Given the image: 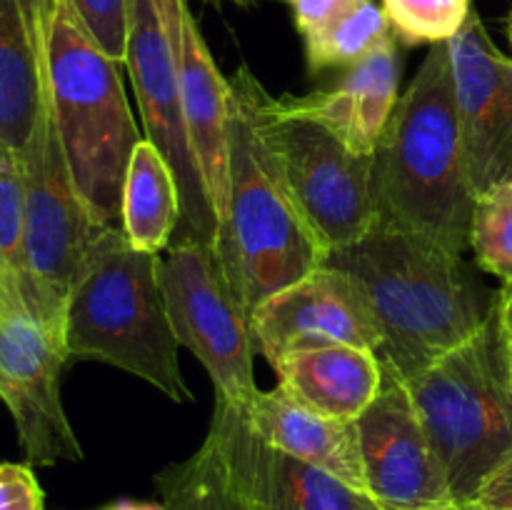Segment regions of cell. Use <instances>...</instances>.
<instances>
[{"mask_svg": "<svg viewBox=\"0 0 512 510\" xmlns=\"http://www.w3.org/2000/svg\"><path fill=\"white\" fill-rule=\"evenodd\" d=\"M325 263L363 288L383 335L380 360L403 380L423 373L493 318L495 295L463 255L390 225L375 223Z\"/></svg>", "mask_w": 512, "mask_h": 510, "instance_id": "obj_1", "label": "cell"}, {"mask_svg": "<svg viewBox=\"0 0 512 510\" xmlns=\"http://www.w3.org/2000/svg\"><path fill=\"white\" fill-rule=\"evenodd\" d=\"M378 223L463 255L475 193L453 98L450 50L430 45L373 153Z\"/></svg>", "mask_w": 512, "mask_h": 510, "instance_id": "obj_2", "label": "cell"}, {"mask_svg": "<svg viewBox=\"0 0 512 510\" xmlns=\"http://www.w3.org/2000/svg\"><path fill=\"white\" fill-rule=\"evenodd\" d=\"M258 83L245 65L230 78L228 200L215 238V253L248 313L328 260L260 128Z\"/></svg>", "mask_w": 512, "mask_h": 510, "instance_id": "obj_3", "label": "cell"}, {"mask_svg": "<svg viewBox=\"0 0 512 510\" xmlns=\"http://www.w3.org/2000/svg\"><path fill=\"white\" fill-rule=\"evenodd\" d=\"M43 68L70 173L93 218L120 225L130 155L140 143L118 63L100 48L70 0H40Z\"/></svg>", "mask_w": 512, "mask_h": 510, "instance_id": "obj_4", "label": "cell"}, {"mask_svg": "<svg viewBox=\"0 0 512 510\" xmlns=\"http://www.w3.org/2000/svg\"><path fill=\"white\" fill-rule=\"evenodd\" d=\"M158 263L160 255L133 248L120 225L105 228L65 303V353L108 363L173 403H190Z\"/></svg>", "mask_w": 512, "mask_h": 510, "instance_id": "obj_5", "label": "cell"}, {"mask_svg": "<svg viewBox=\"0 0 512 510\" xmlns=\"http://www.w3.org/2000/svg\"><path fill=\"white\" fill-rule=\"evenodd\" d=\"M170 510H385L368 493L265 443L243 405L215 403L203 445L155 478Z\"/></svg>", "mask_w": 512, "mask_h": 510, "instance_id": "obj_6", "label": "cell"}, {"mask_svg": "<svg viewBox=\"0 0 512 510\" xmlns=\"http://www.w3.org/2000/svg\"><path fill=\"white\" fill-rule=\"evenodd\" d=\"M405 385L448 475L450 495L470 505L512 460V385L495 320Z\"/></svg>", "mask_w": 512, "mask_h": 510, "instance_id": "obj_7", "label": "cell"}, {"mask_svg": "<svg viewBox=\"0 0 512 510\" xmlns=\"http://www.w3.org/2000/svg\"><path fill=\"white\" fill-rule=\"evenodd\" d=\"M20 165L25 185V305L33 318L63 335L70 290L110 225L93 218L75 185L48 88Z\"/></svg>", "mask_w": 512, "mask_h": 510, "instance_id": "obj_8", "label": "cell"}, {"mask_svg": "<svg viewBox=\"0 0 512 510\" xmlns=\"http://www.w3.org/2000/svg\"><path fill=\"white\" fill-rule=\"evenodd\" d=\"M175 340L208 370L215 403L250 405L258 395L250 313L213 245L178 235L158 263Z\"/></svg>", "mask_w": 512, "mask_h": 510, "instance_id": "obj_9", "label": "cell"}, {"mask_svg": "<svg viewBox=\"0 0 512 510\" xmlns=\"http://www.w3.org/2000/svg\"><path fill=\"white\" fill-rule=\"evenodd\" d=\"M260 128L278 155L290 190L328 255L363 238L378 223L373 200V155L350 150L328 128L255 90Z\"/></svg>", "mask_w": 512, "mask_h": 510, "instance_id": "obj_10", "label": "cell"}, {"mask_svg": "<svg viewBox=\"0 0 512 510\" xmlns=\"http://www.w3.org/2000/svg\"><path fill=\"white\" fill-rule=\"evenodd\" d=\"M185 0H130L125 65L138 95L145 138L168 158L178 180L183 220L178 235L213 245L218 220L210 208L180 98V10Z\"/></svg>", "mask_w": 512, "mask_h": 510, "instance_id": "obj_11", "label": "cell"}, {"mask_svg": "<svg viewBox=\"0 0 512 510\" xmlns=\"http://www.w3.org/2000/svg\"><path fill=\"white\" fill-rule=\"evenodd\" d=\"M65 363L63 335L25 310L0 313V400L13 418L30 465L83 460L60 395Z\"/></svg>", "mask_w": 512, "mask_h": 510, "instance_id": "obj_12", "label": "cell"}, {"mask_svg": "<svg viewBox=\"0 0 512 510\" xmlns=\"http://www.w3.org/2000/svg\"><path fill=\"white\" fill-rule=\"evenodd\" d=\"M453 98L475 200L512 183V58L490 40L470 10L448 40Z\"/></svg>", "mask_w": 512, "mask_h": 510, "instance_id": "obj_13", "label": "cell"}, {"mask_svg": "<svg viewBox=\"0 0 512 510\" xmlns=\"http://www.w3.org/2000/svg\"><path fill=\"white\" fill-rule=\"evenodd\" d=\"M250 328L255 350L270 365L305 348L355 345L378 353L383 345L363 288L328 263L260 300L250 313Z\"/></svg>", "mask_w": 512, "mask_h": 510, "instance_id": "obj_14", "label": "cell"}, {"mask_svg": "<svg viewBox=\"0 0 512 510\" xmlns=\"http://www.w3.org/2000/svg\"><path fill=\"white\" fill-rule=\"evenodd\" d=\"M368 493L385 508L455 503L405 380L383 363V388L355 420Z\"/></svg>", "mask_w": 512, "mask_h": 510, "instance_id": "obj_15", "label": "cell"}, {"mask_svg": "<svg viewBox=\"0 0 512 510\" xmlns=\"http://www.w3.org/2000/svg\"><path fill=\"white\" fill-rule=\"evenodd\" d=\"M400 70L398 38L390 35L360 63L345 68L333 88L303 98H283V105L328 128L355 153L373 155L398 105Z\"/></svg>", "mask_w": 512, "mask_h": 510, "instance_id": "obj_16", "label": "cell"}, {"mask_svg": "<svg viewBox=\"0 0 512 510\" xmlns=\"http://www.w3.org/2000/svg\"><path fill=\"white\" fill-rule=\"evenodd\" d=\"M180 98L190 148L220 225L228 200L230 80L215 65L188 3L180 10Z\"/></svg>", "mask_w": 512, "mask_h": 510, "instance_id": "obj_17", "label": "cell"}, {"mask_svg": "<svg viewBox=\"0 0 512 510\" xmlns=\"http://www.w3.org/2000/svg\"><path fill=\"white\" fill-rule=\"evenodd\" d=\"M243 410L265 443L335 475L360 493H368L358 425L353 420L318 413L280 388L258 390L253 403L243 405Z\"/></svg>", "mask_w": 512, "mask_h": 510, "instance_id": "obj_18", "label": "cell"}, {"mask_svg": "<svg viewBox=\"0 0 512 510\" xmlns=\"http://www.w3.org/2000/svg\"><path fill=\"white\" fill-rule=\"evenodd\" d=\"M278 388L298 403L340 420H358L383 388V360L355 345L305 348L275 360Z\"/></svg>", "mask_w": 512, "mask_h": 510, "instance_id": "obj_19", "label": "cell"}, {"mask_svg": "<svg viewBox=\"0 0 512 510\" xmlns=\"http://www.w3.org/2000/svg\"><path fill=\"white\" fill-rule=\"evenodd\" d=\"M43 103L40 0H0V145L23 153Z\"/></svg>", "mask_w": 512, "mask_h": 510, "instance_id": "obj_20", "label": "cell"}, {"mask_svg": "<svg viewBox=\"0 0 512 510\" xmlns=\"http://www.w3.org/2000/svg\"><path fill=\"white\" fill-rule=\"evenodd\" d=\"M180 220L183 203L173 168L148 138H140L125 173L120 228L133 248L163 255L180 228Z\"/></svg>", "mask_w": 512, "mask_h": 510, "instance_id": "obj_21", "label": "cell"}, {"mask_svg": "<svg viewBox=\"0 0 512 510\" xmlns=\"http://www.w3.org/2000/svg\"><path fill=\"white\" fill-rule=\"evenodd\" d=\"M393 25L385 15L383 5L375 0H358L320 25L313 33L303 35L305 38V60L313 73L330 68H350L360 63L365 55L373 53L380 43L390 38Z\"/></svg>", "mask_w": 512, "mask_h": 510, "instance_id": "obj_22", "label": "cell"}, {"mask_svg": "<svg viewBox=\"0 0 512 510\" xmlns=\"http://www.w3.org/2000/svg\"><path fill=\"white\" fill-rule=\"evenodd\" d=\"M0 295L10 310H25V185L15 150L0 145Z\"/></svg>", "mask_w": 512, "mask_h": 510, "instance_id": "obj_23", "label": "cell"}, {"mask_svg": "<svg viewBox=\"0 0 512 510\" xmlns=\"http://www.w3.org/2000/svg\"><path fill=\"white\" fill-rule=\"evenodd\" d=\"M475 263L503 283L512 280V183L498 185L475 200L470 223Z\"/></svg>", "mask_w": 512, "mask_h": 510, "instance_id": "obj_24", "label": "cell"}, {"mask_svg": "<svg viewBox=\"0 0 512 510\" xmlns=\"http://www.w3.org/2000/svg\"><path fill=\"white\" fill-rule=\"evenodd\" d=\"M395 38L405 45L445 43L463 28L470 0H383Z\"/></svg>", "mask_w": 512, "mask_h": 510, "instance_id": "obj_25", "label": "cell"}, {"mask_svg": "<svg viewBox=\"0 0 512 510\" xmlns=\"http://www.w3.org/2000/svg\"><path fill=\"white\" fill-rule=\"evenodd\" d=\"M95 43L115 60L125 63L130 0H70Z\"/></svg>", "mask_w": 512, "mask_h": 510, "instance_id": "obj_26", "label": "cell"}, {"mask_svg": "<svg viewBox=\"0 0 512 510\" xmlns=\"http://www.w3.org/2000/svg\"><path fill=\"white\" fill-rule=\"evenodd\" d=\"M45 493L30 463H0V510H43Z\"/></svg>", "mask_w": 512, "mask_h": 510, "instance_id": "obj_27", "label": "cell"}, {"mask_svg": "<svg viewBox=\"0 0 512 510\" xmlns=\"http://www.w3.org/2000/svg\"><path fill=\"white\" fill-rule=\"evenodd\" d=\"M285 3H288L290 13H293L295 28L303 35H308L318 30L320 25L328 23V20H333L335 15L348 10L358 0H285Z\"/></svg>", "mask_w": 512, "mask_h": 510, "instance_id": "obj_28", "label": "cell"}, {"mask_svg": "<svg viewBox=\"0 0 512 510\" xmlns=\"http://www.w3.org/2000/svg\"><path fill=\"white\" fill-rule=\"evenodd\" d=\"M495 333H498V345L500 355H503L505 373H508V380L512 385V280L503 283V288L495 293Z\"/></svg>", "mask_w": 512, "mask_h": 510, "instance_id": "obj_29", "label": "cell"}, {"mask_svg": "<svg viewBox=\"0 0 512 510\" xmlns=\"http://www.w3.org/2000/svg\"><path fill=\"white\" fill-rule=\"evenodd\" d=\"M468 508L512 510V460L478 490V495H475V500Z\"/></svg>", "mask_w": 512, "mask_h": 510, "instance_id": "obj_30", "label": "cell"}, {"mask_svg": "<svg viewBox=\"0 0 512 510\" xmlns=\"http://www.w3.org/2000/svg\"><path fill=\"white\" fill-rule=\"evenodd\" d=\"M100 510H170L165 503H145V500H115Z\"/></svg>", "mask_w": 512, "mask_h": 510, "instance_id": "obj_31", "label": "cell"}, {"mask_svg": "<svg viewBox=\"0 0 512 510\" xmlns=\"http://www.w3.org/2000/svg\"><path fill=\"white\" fill-rule=\"evenodd\" d=\"M385 508V505H383ZM385 510H470L468 505H458V503H448V505H430V508H385Z\"/></svg>", "mask_w": 512, "mask_h": 510, "instance_id": "obj_32", "label": "cell"}, {"mask_svg": "<svg viewBox=\"0 0 512 510\" xmlns=\"http://www.w3.org/2000/svg\"><path fill=\"white\" fill-rule=\"evenodd\" d=\"M205 3H210V5H218V3H235V5H243V8H248V5H253V0H205Z\"/></svg>", "mask_w": 512, "mask_h": 510, "instance_id": "obj_33", "label": "cell"}, {"mask_svg": "<svg viewBox=\"0 0 512 510\" xmlns=\"http://www.w3.org/2000/svg\"><path fill=\"white\" fill-rule=\"evenodd\" d=\"M508 40H510V48H512V10L508 15Z\"/></svg>", "mask_w": 512, "mask_h": 510, "instance_id": "obj_34", "label": "cell"}, {"mask_svg": "<svg viewBox=\"0 0 512 510\" xmlns=\"http://www.w3.org/2000/svg\"><path fill=\"white\" fill-rule=\"evenodd\" d=\"M0 313H13V310H10V308H8V305H5L3 295H0Z\"/></svg>", "mask_w": 512, "mask_h": 510, "instance_id": "obj_35", "label": "cell"}, {"mask_svg": "<svg viewBox=\"0 0 512 510\" xmlns=\"http://www.w3.org/2000/svg\"><path fill=\"white\" fill-rule=\"evenodd\" d=\"M470 510H478V508H470Z\"/></svg>", "mask_w": 512, "mask_h": 510, "instance_id": "obj_36", "label": "cell"}]
</instances>
